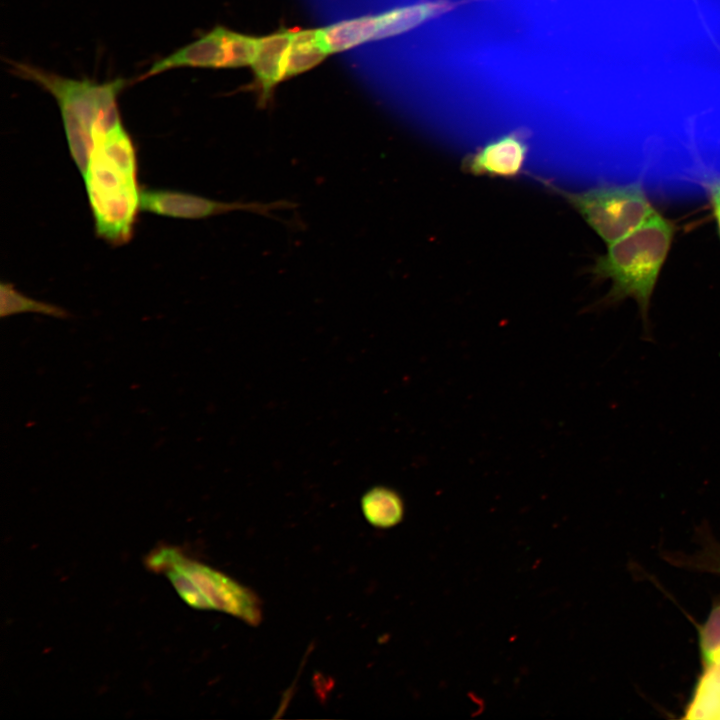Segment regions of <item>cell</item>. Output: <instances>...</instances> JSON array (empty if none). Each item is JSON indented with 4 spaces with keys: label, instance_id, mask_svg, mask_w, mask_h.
Listing matches in <instances>:
<instances>
[{
    "label": "cell",
    "instance_id": "obj_1",
    "mask_svg": "<svg viewBox=\"0 0 720 720\" xmlns=\"http://www.w3.org/2000/svg\"><path fill=\"white\" fill-rule=\"evenodd\" d=\"M135 144L119 122L93 145L82 177L98 237L112 245L127 243L140 210Z\"/></svg>",
    "mask_w": 720,
    "mask_h": 720
},
{
    "label": "cell",
    "instance_id": "obj_2",
    "mask_svg": "<svg viewBox=\"0 0 720 720\" xmlns=\"http://www.w3.org/2000/svg\"><path fill=\"white\" fill-rule=\"evenodd\" d=\"M12 66L17 75L38 84L56 100L71 157L82 175L95 140L122 121L118 96L126 81L74 79L28 64Z\"/></svg>",
    "mask_w": 720,
    "mask_h": 720
},
{
    "label": "cell",
    "instance_id": "obj_3",
    "mask_svg": "<svg viewBox=\"0 0 720 720\" xmlns=\"http://www.w3.org/2000/svg\"><path fill=\"white\" fill-rule=\"evenodd\" d=\"M673 234L672 224L655 212L632 232L609 244L607 253L593 267L598 278L612 283L605 304H617L627 298L636 301L646 341H652L648 316L652 293Z\"/></svg>",
    "mask_w": 720,
    "mask_h": 720
},
{
    "label": "cell",
    "instance_id": "obj_4",
    "mask_svg": "<svg viewBox=\"0 0 720 720\" xmlns=\"http://www.w3.org/2000/svg\"><path fill=\"white\" fill-rule=\"evenodd\" d=\"M561 195L607 243L632 232L656 211L640 182L602 185L582 192L550 186Z\"/></svg>",
    "mask_w": 720,
    "mask_h": 720
},
{
    "label": "cell",
    "instance_id": "obj_5",
    "mask_svg": "<svg viewBox=\"0 0 720 720\" xmlns=\"http://www.w3.org/2000/svg\"><path fill=\"white\" fill-rule=\"evenodd\" d=\"M145 565L156 573L167 568L183 573L206 599L211 610L230 614L250 625L261 622V602L253 591L220 571L189 558L178 547L158 546L147 555Z\"/></svg>",
    "mask_w": 720,
    "mask_h": 720
},
{
    "label": "cell",
    "instance_id": "obj_6",
    "mask_svg": "<svg viewBox=\"0 0 720 720\" xmlns=\"http://www.w3.org/2000/svg\"><path fill=\"white\" fill-rule=\"evenodd\" d=\"M449 0L426 1L317 28L321 44L334 54L399 35L455 7Z\"/></svg>",
    "mask_w": 720,
    "mask_h": 720
},
{
    "label": "cell",
    "instance_id": "obj_7",
    "mask_svg": "<svg viewBox=\"0 0 720 720\" xmlns=\"http://www.w3.org/2000/svg\"><path fill=\"white\" fill-rule=\"evenodd\" d=\"M259 37L215 26L195 41L154 62L140 79L175 68H238L251 65Z\"/></svg>",
    "mask_w": 720,
    "mask_h": 720
},
{
    "label": "cell",
    "instance_id": "obj_8",
    "mask_svg": "<svg viewBox=\"0 0 720 720\" xmlns=\"http://www.w3.org/2000/svg\"><path fill=\"white\" fill-rule=\"evenodd\" d=\"M295 206V203L287 200L268 203L223 202L171 189H141L140 194L141 211L177 219H205L234 211L250 212L277 219L273 212L292 209Z\"/></svg>",
    "mask_w": 720,
    "mask_h": 720
},
{
    "label": "cell",
    "instance_id": "obj_9",
    "mask_svg": "<svg viewBox=\"0 0 720 720\" xmlns=\"http://www.w3.org/2000/svg\"><path fill=\"white\" fill-rule=\"evenodd\" d=\"M528 150L526 135L514 131L466 155L461 167L477 176L513 178L520 174Z\"/></svg>",
    "mask_w": 720,
    "mask_h": 720
},
{
    "label": "cell",
    "instance_id": "obj_10",
    "mask_svg": "<svg viewBox=\"0 0 720 720\" xmlns=\"http://www.w3.org/2000/svg\"><path fill=\"white\" fill-rule=\"evenodd\" d=\"M293 30L281 28L259 37L258 47L251 64L257 104L266 108L271 102L276 86L286 80L287 58Z\"/></svg>",
    "mask_w": 720,
    "mask_h": 720
},
{
    "label": "cell",
    "instance_id": "obj_11",
    "mask_svg": "<svg viewBox=\"0 0 720 720\" xmlns=\"http://www.w3.org/2000/svg\"><path fill=\"white\" fill-rule=\"evenodd\" d=\"M685 719H720V657L703 665Z\"/></svg>",
    "mask_w": 720,
    "mask_h": 720
},
{
    "label": "cell",
    "instance_id": "obj_12",
    "mask_svg": "<svg viewBox=\"0 0 720 720\" xmlns=\"http://www.w3.org/2000/svg\"><path fill=\"white\" fill-rule=\"evenodd\" d=\"M361 508L366 520L377 528L394 527L404 516L402 498L387 487H375L367 491L361 499Z\"/></svg>",
    "mask_w": 720,
    "mask_h": 720
},
{
    "label": "cell",
    "instance_id": "obj_13",
    "mask_svg": "<svg viewBox=\"0 0 720 720\" xmlns=\"http://www.w3.org/2000/svg\"><path fill=\"white\" fill-rule=\"evenodd\" d=\"M328 55L320 42L317 29H294L287 58L286 80L316 67Z\"/></svg>",
    "mask_w": 720,
    "mask_h": 720
},
{
    "label": "cell",
    "instance_id": "obj_14",
    "mask_svg": "<svg viewBox=\"0 0 720 720\" xmlns=\"http://www.w3.org/2000/svg\"><path fill=\"white\" fill-rule=\"evenodd\" d=\"M21 313H37L59 319L69 317L60 306L36 300L19 292L11 283L0 284V315L8 317Z\"/></svg>",
    "mask_w": 720,
    "mask_h": 720
},
{
    "label": "cell",
    "instance_id": "obj_15",
    "mask_svg": "<svg viewBox=\"0 0 720 720\" xmlns=\"http://www.w3.org/2000/svg\"><path fill=\"white\" fill-rule=\"evenodd\" d=\"M699 648L703 665L720 657V601L699 629Z\"/></svg>",
    "mask_w": 720,
    "mask_h": 720
},
{
    "label": "cell",
    "instance_id": "obj_16",
    "mask_svg": "<svg viewBox=\"0 0 720 720\" xmlns=\"http://www.w3.org/2000/svg\"><path fill=\"white\" fill-rule=\"evenodd\" d=\"M696 567L720 574V554H716L715 556L714 553H708V556H703L698 560Z\"/></svg>",
    "mask_w": 720,
    "mask_h": 720
},
{
    "label": "cell",
    "instance_id": "obj_17",
    "mask_svg": "<svg viewBox=\"0 0 720 720\" xmlns=\"http://www.w3.org/2000/svg\"><path fill=\"white\" fill-rule=\"evenodd\" d=\"M712 203L714 207V214L717 220L719 233H720V196L712 194Z\"/></svg>",
    "mask_w": 720,
    "mask_h": 720
},
{
    "label": "cell",
    "instance_id": "obj_18",
    "mask_svg": "<svg viewBox=\"0 0 720 720\" xmlns=\"http://www.w3.org/2000/svg\"><path fill=\"white\" fill-rule=\"evenodd\" d=\"M712 194L720 196V182L713 187Z\"/></svg>",
    "mask_w": 720,
    "mask_h": 720
}]
</instances>
